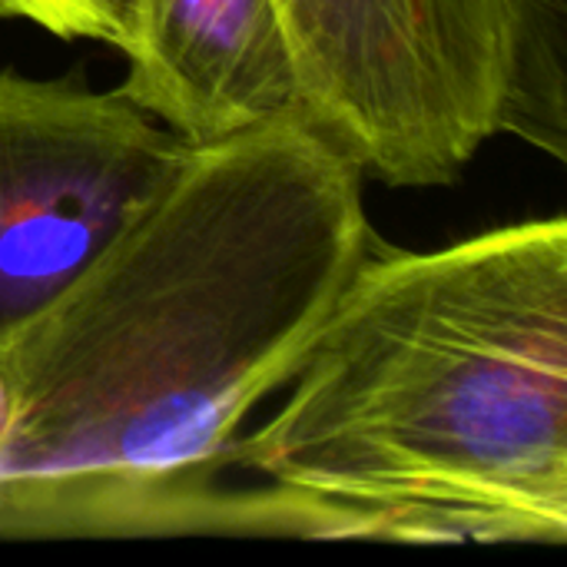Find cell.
<instances>
[{
    "instance_id": "6da1fadb",
    "label": "cell",
    "mask_w": 567,
    "mask_h": 567,
    "mask_svg": "<svg viewBox=\"0 0 567 567\" xmlns=\"http://www.w3.org/2000/svg\"><path fill=\"white\" fill-rule=\"evenodd\" d=\"M362 183L302 116L189 146L0 349V538H359L339 505L219 482L372 252Z\"/></svg>"
},
{
    "instance_id": "7a4b0ae2",
    "label": "cell",
    "mask_w": 567,
    "mask_h": 567,
    "mask_svg": "<svg viewBox=\"0 0 567 567\" xmlns=\"http://www.w3.org/2000/svg\"><path fill=\"white\" fill-rule=\"evenodd\" d=\"M233 468L385 542L565 545V216L372 249Z\"/></svg>"
},
{
    "instance_id": "3957f363",
    "label": "cell",
    "mask_w": 567,
    "mask_h": 567,
    "mask_svg": "<svg viewBox=\"0 0 567 567\" xmlns=\"http://www.w3.org/2000/svg\"><path fill=\"white\" fill-rule=\"evenodd\" d=\"M186 150L120 90L0 70V349L123 236Z\"/></svg>"
},
{
    "instance_id": "277c9868",
    "label": "cell",
    "mask_w": 567,
    "mask_h": 567,
    "mask_svg": "<svg viewBox=\"0 0 567 567\" xmlns=\"http://www.w3.org/2000/svg\"><path fill=\"white\" fill-rule=\"evenodd\" d=\"M302 120L385 186L455 183L498 136L429 0H272Z\"/></svg>"
},
{
    "instance_id": "5b68a950",
    "label": "cell",
    "mask_w": 567,
    "mask_h": 567,
    "mask_svg": "<svg viewBox=\"0 0 567 567\" xmlns=\"http://www.w3.org/2000/svg\"><path fill=\"white\" fill-rule=\"evenodd\" d=\"M123 56L116 90L189 146L302 116L272 0H133Z\"/></svg>"
},
{
    "instance_id": "8992f818",
    "label": "cell",
    "mask_w": 567,
    "mask_h": 567,
    "mask_svg": "<svg viewBox=\"0 0 567 567\" xmlns=\"http://www.w3.org/2000/svg\"><path fill=\"white\" fill-rule=\"evenodd\" d=\"M502 133L567 153V0H429Z\"/></svg>"
},
{
    "instance_id": "52a82bcc",
    "label": "cell",
    "mask_w": 567,
    "mask_h": 567,
    "mask_svg": "<svg viewBox=\"0 0 567 567\" xmlns=\"http://www.w3.org/2000/svg\"><path fill=\"white\" fill-rule=\"evenodd\" d=\"M0 17L27 20L63 40H93L126 50L133 37V0H0Z\"/></svg>"
}]
</instances>
